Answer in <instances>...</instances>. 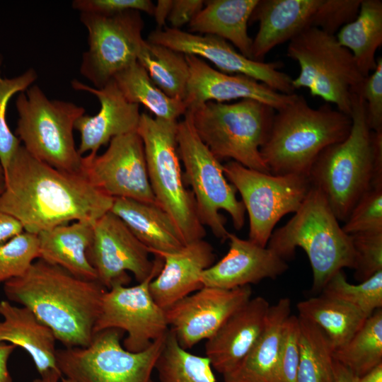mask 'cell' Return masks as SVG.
I'll return each instance as SVG.
<instances>
[{
    "instance_id": "cell-1",
    "label": "cell",
    "mask_w": 382,
    "mask_h": 382,
    "mask_svg": "<svg viewBox=\"0 0 382 382\" xmlns=\"http://www.w3.org/2000/svg\"><path fill=\"white\" fill-rule=\"evenodd\" d=\"M0 211L36 234L71 221L93 224L110 211L113 198L93 187L82 174L58 170L21 145L4 170Z\"/></svg>"
},
{
    "instance_id": "cell-2",
    "label": "cell",
    "mask_w": 382,
    "mask_h": 382,
    "mask_svg": "<svg viewBox=\"0 0 382 382\" xmlns=\"http://www.w3.org/2000/svg\"><path fill=\"white\" fill-rule=\"evenodd\" d=\"M107 290L98 280L76 277L42 259L4 285L8 300L29 308L67 348L90 345Z\"/></svg>"
},
{
    "instance_id": "cell-3",
    "label": "cell",
    "mask_w": 382,
    "mask_h": 382,
    "mask_svg": "<svg viewBox=\"0 0 382 382\" xmlns=\"http://www.w3.org/2000/svg\"><path fill=\"white\" fill-rule=\"evenodd\" d=\"M350 116L347 137L323 149L308 174L342 222L366 192L382 186V132L371 130L360 90L352 94Z\"/></svg>"
},
{
    "instance_id": "cell-4",
    "label": "cell",
    "mask_w": 382,
    "mask_h": 382,
    "mask_svg": "<svg viewBox=\"0 0 382 382\" xmlns=\"http://www.w3.org/2000/svg\"><path fill=\"white\" fill-rule=\"evenodd\" d=\"M352 125L351 116L332 105L313 108L303 96L296 94L291 102L275 111L260 149L261 157L273 175L308 176L321 151L345 139Z\"/></svg>"
},
{
    "instance_id": "cell-5",
    "label": "cell",
    "mask_w": 382,
    "mask_h": 382,
    "mask_svg": "<svg viewBox=\"0 0 382 382\" xmlns=\"http://www.w3.org/2000/svg\"><path fill=\"white\" fill-rule=\"evenodd\" d=\"M267 247L286 261L302 248L312 269L313 292H321L337 272L355 267L351 236L340 226L322 192L312 185L291 219L273 231Z\"/></svg>"
},
{
    "instance_id": "cell-6",
    "label": "cell",
    "mask_w": 382,
    "mask_h": 382,
    "mask_svg": "<svg viewBox=\"0 0 382 382\" xmlns=\"http://www.w3.org/2000/svg\"><path fill=\"white\" fill-rule=\"evenodd\" d=\"M197 134L221 160L230 158L264 173L270 170L260 152L275 110L259 101L243 99L233 103L207 102L188 110Z\"/></svg>"
},
{
    "instance_id": "cell-7",
    "label": "cell",
    "mask_w": 382,
    "mask_h": 382,
    "mask_svg": "<svg viewBox=\"0 0 382 382\" xmlns=\"http://www.w3.org/2000/svg\"><path fill=\"white\" fill-rule=\"evenodd\" d=\"M178 122L142 112L137 132L143 141L156 202L170 216L187 244L204 239L206 231L193 194L185 186L178 151Z\"/></svg>"
},
{
    "instance_id": "cell-8",
    "label": "cell",
    "mask_w": 382,
    "mask_h": 382,
    "mask_svg": "<svg viewBox=\"0 0 382 382\" xmlns=\"http://www.w3.org/2000/svg\"><path fill=\"white\" fill-rule=\"evenodd\" d=\"M16 135L38 160L64 172L81 174L83 156L73 130L85 110L73 103L49 99L37 85L20 93L16 100Z\"/></svg>"
},
{
    "instance_id": "cell-9",
    "label": "cell",
    "mask_w": 382,
    "mask_h": 382,
    "mask_svg": "<svg viewBox=\"0 0 382 382\" xmlns=\"http://www.w3.org/2000/svg\"><path fill=\"white\" fill-rule=\"evenodd\" d=\"M286 54L300 69L291 81L294 90L307 88L312 96L351 115L352 94L361 88L365 78L335 35L309 27L289 41Z\"/></svg>"
},
{
    "instance_id": "cell-10",
    "label": "cell",
    "mask_w": 382,
    "mask_h": 382,
    "mask_svg": "<svg viewBox=\"0 0 382 382\" xmlns=\"http://www.w3.org/2000/svg\"><path fill=\"white\" fill-rule=\"evenodd\" d=\"M176 138L179 158L185 168L184 180L191 186L198 217L216 238L226 241L229 232L220 211H226L234 228L240 231L245 224L244 205L226 179L221 161L197 134L188 110L178 122Z\"/></svg>"
},
{
    "instance_id": "cell-11",
    "label": "cell",
    "mask_w": 382,
    "mask_h": 382,
    "mask_svg": "<svg viewBox=\"0 0 382 382\" xmlns=\"http://www.w3.org/2000/svg\"><path fill=\"white\" fill-rule=\"evenodd\" d=\"M123 332L105 329L94 334L86 347L57 349V368L76 382H154L152 374L167 333L144 350L133 352L122 345Z\"/></svg>"
},
{
    "instance_id": "cell-12",
    "label": "cell",
    "mask_w": 382,
    "mask_h": 382,
    "mask_svg": "<svg viewBox=\"0 0 382 382\" xmlns=\"http://www.w3.org/2000/svg\"><path fill=\"white\" fill-rule=\"evenodd\" d=\"M224 175L241 197L249 217L248 240L266 247L274 228L284 215L295 213L311 184L306 175H273L230 161Z\"/></svg>"
},
{
    "instance_id": "cell-13",
    "label": "cell",
    "mask_w": 382,
    "mask_h": 382,
    "mask_svg": "<svg viewBox=\"0 0 382 382\" xmlns=\"http://www.w3.org/2000/svg\"><path fill=\"white\" fill-rule=\"evenodd\" d=\"M80 20L88 33L80 73L100 88L137 61L145 42L144 23L141 13L133 10L113 15L81 12Z\"/></svg>"
},
{
    "instance_id": "cell-14",
    "label": "cell",
    "mask_w": 382,
    "mask_h": 382,
    "mask_svg": "<svg viewBox=\"0 0 382 382\" xmlns=\"http://www.w3.org/2000/svg\"><path fill=\"white\" fill-rule=\"evenodd\" d=\"M148 249L117 215L109 211L93 224V236L87 257L94 268L97 280L109 289L115 284L127 285L130 272L141 282L159 272L163 260L159 255L150 259Z\"/></svg>"
},
{
    "instance_id": "cell-15",
    "label": "cell",
    "mask_w": 382,
    "mask_h": 382,
    "mask_svg": "<svg viewBox=\"0 0 382 382\" xmlns=\"http://www.w3.org/2000/svg\"><path fill=\"white\" fill-rule=\"evenodd\" d=\"M159 272L132 286L115 284L103 295L93 335L109 328L126 332L123 347L137 352L165 335L168 330L166 311L152 298L151 281Z\"/></svg>"
},
{
    "instance_id": "cell-16",
    "label": "cell",
    "mask_w": 382,
    "mask_h": 382,
    "mask_svg": "<svg viewBox=\"0 0 382 382\" xmlns=\"http://www.w3.org/2000/svg\"><path fill=\"white\" fill-rule=\"evenodd\" d=\"M81 174L93 187L111 198L156 203L143 141L137 132L112 139L102 154L83 156Z\"/></svg>"
},
{
    "instance_id": "cell-17",
    "label": "cell",
    "mask_w": 382,
    "mask_h": 382,
    "mask_svg": "<svg viewBox=\"0 0 382 382\" xmlns=\"http://www.w3.org/2000/svg\"><path fill=\"white\" fill-rule=\"evenodd\" d=\"M147 40L185 55L207 59L224 73L250 77L284 94L294 93L292 78L279 70L282 65L281 63L250 59L221 37L164 27L151 31Z\"/></svg>"
},
{
    "instance_id": "cell-18",
    "label": "cell",
    "mask_w": 382,
    "mask_h": 382,
    "mask_svg": "<svg viewBox=\"0 0 382 382\" xmlns=\"http://www.w3.org/2000/svg\"><path fill=\"white\" fill-rule=\"evenodd\" d=\"M251 295L250 285L231 289L203 286L165 310L169 330L187 350L210 338Z\"/></svg>"
},
{
    "instance_id": "cell-19",
    "label": "cell",
    "mask_w": 382,
    "mask_h": 382,
    "mask_svg": "<svg viewBox=\"0 0 382 382\" xmlns=\"http://www.w3.org/2000/svg\"><path fill=\"white\" fill-rule=\"evenodd\" d=\"M185 58L190 70L184 99L187 110L207 102L252 99L277 111L288 105L296 96L295 93L284 94L277 92L244 75L228 74L216 70L198 57L185 55Z\"/></svg>"
},
{
    "instance_id": "cell-20",
    "label": "cell",
    "mask_w": 382,
    "mask_h": 382,
    "mask_svg": "<svg viewBox=\"0 0 382 382\" xmlns=\"http://www.w3.org/2000/svg\"><path fill=\"white\" fill-rule=\"evenodd\" d=\"M74 89L90 92L97 97L99 112L93 116L81 115L74 129L80 134L78 151L81 156L96 155L112 139L137 132L141 113L139 105L128 102L112 79L100 88H92L78 80L71 81Z\"/></svg>"
},
{
    "instance_id": "cell-21",
    "label": "cell",
    "mask_w": 382,
    "mask_h": 382,
    "mask_svg": "<svg viewBox=\"0 0 382 382\" xmlns=\"http://www.w3.org/2000/svg\"><path fill=\"white\" fill-rule=\"evenodd\" d=\"M229 248L217 262L201 276L203 286L231 289L276 279L289 268L286 261L268 247L229 233Z\"/></svg>"
},
{
    "instance_id": "cell-22",
    "label": "cell",
    "mask_w": 382,
    "mask_h": 382,
    "mask_svg": "<svg viewBox=\"0 0 382 382\" xmlns=\"http://www.w3.org/2000/svg\"><path fill=\"white\" fill-rule=\"evenodd\" d=\"M270 306L262 296L251 298L207 340L205 354L212 369L224 375L243 359L265 328Z\"/></svg>"
},
{
    "instance_id": "cell-23",
    "label": "cell",
    "mask_w": 382,
    "mask_h": 382,
    "mask_svg": "<svg viewBox=\"0 0 382 382\" xmlns=\"http://www.w3.org/2000/svg\"><path fill=\"white\" fill-rule=\"evenodd\" d=\"M159 256L163 260V267L151 281L149 291L155 302L164 310L202 288V274L216 259L212 245L204 239Z\"/></svg>"
},
{
    "instance_id": "cell-24",
    "label": "cell",
    "mask_w": 382,
    "mask_h": 382,
    "mask_svg": "<svg viewBox=\"0 0 382 382\" xmlns=\"http://www.w3.org/2000/svg\"><path fill=\"white\" fill-rule=\"evenodd\" d=\"M322 0H259L249 23L257 22L252 58L264 62L276 46L290 41L306 28Z\"/></svg>"
},
{
    "instance_id": "cell-25",
    "label": "cell",
    "mask_w": 382,
    "mask_h": 382,
    "mask_svg": "<svg viewBox=\"0 0 382 382\" xmlns=\"http://www.w3.org/2000/svg\"><path fill=\"white\" fill-rule=\"evenodd\" d=\"M0 341L24 349L32 358L40 376L59 370L57 365L56 337L52 330L40 322L25 306L0 301Z\"/></svg>"
},
{
    "instance_id": "cell-26",
    "label": "cell",
    "mask_w": 382,
    "mask_h": 382,
    "mask_svg": "<svg viewBox=\"0 0 382 382\" xmlns=\"http://www.w3.org/2000/svg\"><path fill=\"white\" fill-rule=\"evenodd\" d=\"M110 212L154 255L175 252L186 245L170 216L156 203L113 198Z\"/></svg>"
},
{
    "instance_id": "cell-27",
    "label": "cell",
    "mask_w": 382,
    "mask_h": 382,
    "mask_svg": "<svg viewBox=\"0 0 382 382\" xmlns=\"http://www.w3.org/2000/svg\"><path fill=\"white\" fill-rule=\"evenodd\" d=\"M93 224L78 221L39 233V259L59 266L76 277L97 280L86 255L92 241Z\"/></svg>"
},
{
    "instance_id": "cell-28",
    "label": "cell",
    "mask_w": 382,
    "mask_h": 382,
    "mask_svg": "<svg viewBox=\"0 0 382 382\" xmlns=\"http://www.w3.org/2000/svg\"><path fill=\"white\" fill-rule=\"evenodd\" d=\"M259 0H209L188 24L190 33L221 37L252 58L253 39L248 26Z\"/></svg>"
},
{
    "instance_id": "cell-29",
    "label": "cell",
    "mask_w": 382,
    "mask_h": 382,
    "mask_svg": "<svg viewBox=\"0 0 382 382\" xmlns=\"http://www.w3.org/2000/svg\"><path fill=\"white\" fill-rule=\"evenodd\" d=\"M291 300L282 298L270 305L265 328L248 353L229 372L224 382H272L285 321L291 315Z\"/></svg>"
},
{
    "instance_id": "cell-30",
    "label": "cell",
    "mask_w": 382,
    "mask_h": 382,
    "mask_svg": "<svg viewBox=\"0 0 382 382\" xmlns=\"http://www.w3.org/2000/svg\"><path fill=\"white\" fill-rule=\"evenodd\" d=\"M335 37L351 52L361 74L367 77L376 68V53L382 45V1L361 0L355 19L342 26Z\"/></svg>"
},
{
    "instance_id": "cell-31",
    "label": "cell",
    "mask_w": 382,
    "mask_h": 382,
    "mask_svg": "<svg viewBox=\"0 0 382 382\" xmlns=\"http://www.w3.org/2000/svg\"><path fill=\"white\" fill-rule=\"evenodd\" d=\"M296 307L298 316L324 332L333 351L345 345L368 318L354 306L323 294L299 301Z\"/></svg>"
},
{
    "instance_id": "cell-32",
    "label": "cell",
    "mask_w": 382,
    "mask_h": 382,
    "mask_svg": "<svg viewBox=\"0 0 382 382\" xmlns=\"http://www.w3.org/2000/svg\"><path fill=\"white\" fill-rule=\"evenodd\" d=\"M112 79L128 102L143 105L155 117L178 120L187 111L185 102L164 93L137 61L117 73Z\"/></svg>"
},
{
    "instance_id": "cell-33",
    "label": "cell",
    "mask_w": 382,
    "mask_h": 382,
    "mask_svg": "<svg viewBox=\"0 0 382 382\" xmlns=\"http://www.w3.org/2000/svg\"><path fill=\"white\" fill-rule=\"evenodd\" d=\"M137 62L164 93L184 101L190 76L184 54L145 40Z\"/></svg>"
},
{
    "instance_id": "cell-34",
    "label": "cell",
    "mask_w": 382,
    "mask_h": 382,
    "mask_svg": "<svg viewBox=\"0 0 382 382\" xmlns=\"http://www.w3.org/2000/svg\"><path fill=\"white\" fill-rule=\"evenodd\" d=\"M332 356L358 377L382 364L381 308L368 317L345 345L333 351Z\"/></svg>"
},
{
    "instance_id": "cell-35",
    "label": "cell",
    "mask_w": 382,
    "mask_h": 382,
    "mask_svg": "<svg viewBox=\"0 0 382 382\" xmlns=\"http://www.w3.org/2000/svg\"><path fill=\"white\" fill-rule=\"evenodd\" d=\"M299 364L296 382H335L333 349L324 332L298 316Z\"/></svg>"
},
{
    "instance_id": "cell-36",
    "label": "cell",
    "mask_w": 382,
    "mask_h": 382,
    "mask_svg": "<svg viewBox=\"0 0 382 382\" xmlns=\"http://www.w3.org/2000/svg\"><path fill=\"white\" fill-rule=\"evenodd\" d=\"M155 369L159 382H216L209 360L183 349L170 330Z\"/></svg>"
},
{
    "instance_id": "cell-37",
    "label": "cell",
    "mask_w": 382,
    "mask_h": 382,
    "mask_svg": "<svg viewBox=\"0 0 382 382\" xmlns=\"http://www.w3.org/2000/svg\"><path fill=\"white\" fill-rule=\"evenodd\" d=\"M322 294L345 302L369 317L382 307V270L357 284L349 283L343 270L325 285Z\"/></svg>"
},
{
    "instance_id": "cell-38",
    "label": "cell",
    "mask_w": 382,
    "mask_h": 382,
    "mask_svg": "<svg viewBox=\"0 0 382 382\" xmlns=\"http://www.w3.org/2000/svg\"><path fill=\"white\" fill-rule=\"evenodd\" d=\"M37 78V73L33 69L11 79L3 78L0 70V164L4 170L22 145L7 124L6 112L8 103L15 93L26 91Z\"/></svg>"
},
{
    "instance_id": "cell-39",
    "label": "cell",
    "mask_w": 382,
    "mask_h": 382,
    "mask_svg": "<svg viewBox=\"0 0 382 382\" xmlns=\"http://www.w3.org/2000/svg\"><path fill=\"white\" fill-rule=\"evenodd\" d=\"M36 234L26 231L0 246V283L20 277L39 259Z\"/></svg>"
},
{
    "instance_id": "cell-40",
    "label": "cell",
    "mask_w": 382,
    "mask_h": 382,
    "mask_svg": "<svg viewBox=\"0 0 382 382\" xmlns=\"http://www.w3.org/2000/svg\"><path fill=\"white\" fill-rule=\"evenodd\" d=\"M299 364V318L290 315L283 327L272 382H296Z\"/></svg>"
},
{
    "instance_id": "cell-41",
    "label": "cell",
    "mask_w": 382,
    "mask_h": 382,
    "mask_svg": "<svg viewBox=\"0 0 382 382\" xmlns=\"http://www.w3.org/2000/svg\"><path fill=\"white\" fill-rule=\"evenodd\" d=\"M342 228L349 235L382 231V186L372 187L362 195Z\"/></svg>"
},
{
    "instance_id": "cell-42",
    "label": "cell",
    "mask_w": 382,
    "mask_h": 382,
    "mask_svg": "<svg viewBox=\"0 0 382 382\" xmlns=\"http://www.w3.org/2000/svg\"><path fill=\"white\" fill-rule=\"evenodd\" d=\"M350 236L356 257L354 278L361 282L382 270V231Z\"/></svg>"
},
{
    "instance_id": "cell-43",
    "label": "cell",
    "mask_w": 382,
    "mask_h": 382,
    "mask_svg": "<svg viewBox=\"0 0 382 382\" xmlns=\"http://www.w3.org/2000/svg\"><path fill=\"white\" fill-rule=\"evenodd\" d=\"M361 0H322L313 14L311 26L335 35L357 17Z\"/></svg>"
},
{
    "instance_id": "cell-44",
    "label": "cell",
    "mask_w": 382,
    "mask_h": 382,
    "mask_svg": "<svg viewBox=\"0 0 382 382\" xmlns=\"http://www.w3.org/2000/svg\"><path fill=\"white\" fill-rule=\"evenodd\" d=\"M364 100L368 125L373 132H382V57L374 70L364 79L360 88Z\"/></svg>"
},
{
    "instance_id": "cell-45",
    "label": "cell",
    "mask_w": 382,
    "mask_h": 382,
    "mask_svg": "<svg viewBox=\"0 0 382 382\" xmlns=\"http://www.w3.org/2000/svg\"><path fill=\"white\" fill-rule=\"evenodd\" d=\"M155 5L149 0H74L72 7L81 12L113 15L128 11L153 16Z\"/></svg>"
},
{
    "instance_id": "cell-46",
    "label": "cell",
    "mask_w": 382,
    "mask_h": 382,
    "mask_svg": "<svg viewBox=\"0 0 382 382\" xmlns=\"http://www.w3.org/2000/svg\"><path fill=\"white\" fill-rule=\"evenodd\" d=\"M202 0H174L168 18L171 28L180 30L190 22L202 9Z\"/></svg>"
},
{
    "instance_id": "cell-47",
    "label": "cell",
    "mask_w": 382,
    "mask_h": 382,
    "mask_svg": "<svg viewBox=\"0 0 382 382\" xmlns=\"http://www.w3.org/2000/svg\"><path fill=\"white\" fill-rule=\"evenodd\" d=\"M23 232V226L17 219L0 211V246Z\"/></svg>"
},
{
    "instance_id": "cell-48",
    "label": "cell",
    "mask_w": 382,
    "mask_h": 382,
    "mask_svg": "<svg viewBox=\"0 0 382 382\" xmlns=\"http://www.w3.org/2000/svg\"><path fill=\"white\" fill-rule=\"evenodd\" d=\"M16 347L11 343L0 341V382H13L8 369V360Z\"/></svg>"
},
{
    "instance_id": "cell-49",
    "label": "cell",
    "mask_w": 382,
    "mask_h": 382,
    "mask_svg": "<svg viewBox=\"0 0 382 382\" xmlns=\"http://www.w3.org/2000/svg\"><path fill=\"white\" fill-rule=\"evenodd\" d=\"M173 0H158L154 6L153 16L154 17L158 29L165 27L166 22L168 21Z\"/></svg>"
},
{
    "instance_id": "cell-50",
    "label": "cell",
    "mask_w": 382,
    "mask_h": 382,
    "mask_svg": "<svg viewBox=\"0 0 382 382\" xmlns=\"http://www.w3.org/2000/svg\"><path fill=\"white\" fill-rule=\"evenodd\" d=\"M335 382H355L354 376L347 367L334 360L333 363Z\"/></svg>"
},
{
    "instance_id": "cell-51",
    "label": "cell",
    "mask_w": 382,
    "mask_h": 382,
    "mask_svg": "<svg viewBox=\"0 0 382 382\" xmlns=\"http://www.w3.org/2000/svg\"><path fill=\"white\" fill-rule=\"evenodd\" d=\"M355 382H382V364L361 376H356Z\"/></svg>"
},
{
    "instance_id": "cell-52",
    "label": "cell",
    "mask_w": 382,
    "mask_h": 382,
    "mask_svg": "<svg viewBox=\"0 0 382 382\" xmlns=\"http://www.w3.org/2000/svg\"><path fill=\"white\" fill-rule=\"evenodd\" d=\"M62 374L59 370H51L35 378L32 382H59Z\"/></svg>"
},
{
    "instance_id": "cell-53",
    "label": "cell",
    "mask_w": 382,
    "mask_h": 382,
    "mask_svg": "<svg viewBox=\"0 0 382 382\" xmlns=\"http://www.w3.org/2000/svg\"><path fill=\"white\" fill-rule=\"evenodd\" d=\"M5 186V174L3 167L0 164V190H4Z\"/></svg>"
},
{
    "instance_id": "cell-54",
    "label": "cell",
    "mask_w": 382,
    "mask_h": 382,
    "mask_svg": "<svg viewBox=\"0 0 382 382\" xmlns=\"http://www.w3.org/2000/svg\"><path fill=\"white\" fill-rule=\"evenodd\" d=\"M62 382H76L71 379L67 378H61Z\"/></svg>"
},
{
    "instance_id": "cell-55",
    "label": "cell",
    "mask_w": 382,
    "mask_h": 382,
    "mask_svg": "<svg viewBox=\"0 0 382 382\" xmlns=\"http://www.w3.org/2000/svg\"><path fill=\"white\" fill-rule=\"evenodd\" d=\"M3 192V190H0V194Z\"/></svg>"
}]
</instances>
